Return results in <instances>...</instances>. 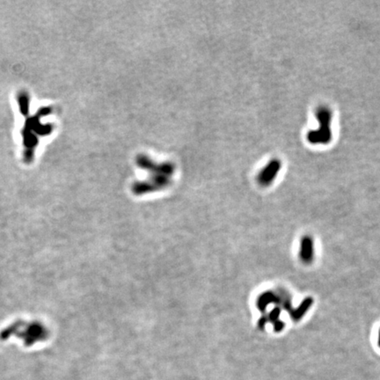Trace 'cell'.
Masks as SVG:
<instances>
[{"label": "cell", "mask_w": 380, "mask_h": 380, "mask_svg": "<svg viewBox=\"0 0 380 380\" xmlns=\"http://www.w3.org/2000/svg\"><path fill=\"white\" fill-rule=\"evenodd\" d=\"M378 345H379V347H380V331H379V335H378Z\"/></svg>", "instance_id": "8"}, {"label": "cell", "mask_w": 380, "mask_h": 380, "mask_svg": "<svg viewBox=\"0 0 380 380\" xmlns=\"http://www.w3.org/2000/svg\"><path fill=\"white\" fill-rule=\"evenodd\" d=\"M279 308H275V309L270 313V314H269V320L273 321L274 323H276V321H278V317H279Z\"/></svg>", "instance_id": "7"}, {"label": "cell", "mask_w": 380, "mask_h": 380, "mask_svg": "<svg viewBox=\"0 0 380 380\" xmlns=\"http://www.w3.org/2000/svg\"><path fill=\"white\" fill-rule=\"evenodd\" d=\"M319 128L311 130L307 134V140L313 144H326L332 139V112L325 107L318 109L316 112Z\"/></svg>", "instance_id": "1"}, {"label": "cell", "mask_w": 380, "mask_h": 380, "mask_svg": "<svg viewBox=\"0 0 380 380\" xmlns=\"http://www.w3.org/2000/svg\"><path fill=\"white\" fill-rule=\"evenodd\" d=\"M312 303H313L312 298H307L303 302H302V303L300 305V307L291 314L293 320L298 321L299 319H301L303 314L307 313V309L312 306Z\"/></svg>", "instance_id": "5"}, {"label": "cell", "mask_w": 380, "mask_h": 380, "mask_svg": "<svg viewBox=\"0 0 380 380\" xmlns=\"http://www.w3.org/2000/svg\"><path fill=\"white\" fill-rule=\"evenodd\" d=\"M276 300V297L272 293L266 292L264 294H262V296H260L258 299V307L260 308V310H265L266 307H268L269 303L275 302Z\"/></svg>", "instance_id": "6"}, {"label": "cell", "mask_w": 380, "mask_h": 380, "mask_svg": "<svg viewBox=\"0 0 380 380\" xmlns=\"http://www.w3.org/2000/svg\"><path fill=\"white\" fill-rule=\"evenodd\" d=\"M300 257L306 263L312 262L314 257V244L310 237H305L301 241Z\"/></svg>", "instance_id": "3"}, {"label": "cell", "mask_w": 380, "mask_h": 380, "mask_svg": "<svg viewBox=\"0 0 380 380\" xmlns=\"http://www.w3.org/2000/svg\"><path fill=\"white\" fill-rule=\"evenodd\" d=\"M281 168V162L278 160H272L259 174L258 182L263 186H268L276 179Z\"/></svg>", "instance_id": "2"}, {"label": "cell", "mask_w": 380, "mask_h": 380, "mask_svg": "<svg viewBox=\"0 0 380 380\" xmlns=\"http://www.w3.org/2000/svg\"><path fill=\"white\" fill-rule=\"evenodd\" d=\"M18 105H19L21 114L27 116L29 113V107H30L29 106L30 105V98H29V95L28 93L22 91L18 95Z\"/></svg>", "instance_id": "4"}]
</instances>
